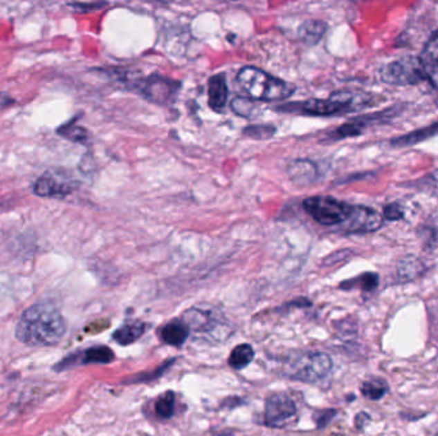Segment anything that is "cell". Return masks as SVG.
Here are the masks:
<instances>
[{"mask_svg": "<svg viewBox=\"0 0 438 436\" xmlns=\"http://www.w3.org/2000/svg\"><path fill=\"white\" fill-rule=\"evenodd\" d=\"M66 334V321L60 310L51 302L36 303L27 308L18 321L16 338L34 347L54 345Z\"/></svg>", "mask_w": 438, "mask_h": 436, "instance_id": "obj_1", "label": "cell"}, {"mask_svg": "<svg viewBox=\"0 0 438 436\" xmlns=\"http://www.w3.org/2000/svg\"><path fill=\"white\" fill-rule=\"evenodd\" d=\"M241 87L260 102H281L295 93V86L257 67H244L237 75Z\"/></svg>", "mask_w": 438, "mask_h": 436, "instance_id": "obj_2", "label": "cell"}, {"mask_svg": "<svg viewBox=\"0 0 438 436\" xmlns=\"http://www.w3.org/2000/svg\"><path fill=\"white\" fill-rule=\"evenodd\" d=\"M334 362L329 354L323 352H307L289 359L284 372L292 380L314 384L325 380L332 371Z\"/></svg>", "mask_w": 438, "mask_h": 436, "instance_id": "obj_3", "label": "cell"}, {"mask_svg": "<svg viewBox=\"0 0 438 436\" xmlns=\"http://www.w3.org/2000/svg\"><path fill=\"white\" fill-rule=\"evenodd\" d=\"M302 207L323 227L341 225L344 228L352 211V205L329 196L308 197L304 200Z\"/></svg>", "mask_w": 438, "mask_h": 436, "instance_id": "obj_4", "label": "cell"}, {"mask_svg": "<svg viewBox=\"0 0 438 436\" xmlns=\"http://www.w3.org/2000/svg\"><path fill=\"white\" fill-rule=\"evenodd\" d=\"M381 78L390 85H418L430 78V69L421 58L409 55L385 66Z\"/></svg>", "mask_w": 438, "mask_h": 436, "instance_id": "obj_5", "label": "cell"}, {"mask_svg": "<svg viewBox=\"0 0 438 436\" xmlns=\"http://www.w3.org/2000/svg\"><path fill=\"white\" fill-rule=\"evenodd\" d=\"M367 105V100L352 93H336L328 99H311L305 103L299 104V111L309 115L329 117L354 111Z\"/></svg>", "mask_w": 438, "mask_h": 436, "instance_id": "obj_6", "label": "cell"}, {"mask_svg": "<svg viewBox=\"0 0 438 436\" xmlns=\"http://www.w3.org/2000/svg\"><path fill=\"white\" fill-rule=\"evenodd\" d=\"M77 187V182L71 177V174L58 169L44 173L43 176L35 182L34 192L40 197L64 198Z\"/></svg>", "mask_w": 438, "mask_h": 436, "instance_id": "obj_7", "label": "cell"}, {"mask_svg": "<svg viewBox=\"0 0 438 436\" xmlns=\"http://www.w3.org/2000/svg\"><path fill=\"white\" fill-rule=\"evenodd\" d=\"M296 404L287 394L268 397L264 410V422L269 428H282L296 415Z\"/></svg>", "mask_w": 438, "mask_h": 436, "instance_id": "obj_8", "label": "cell"}, {"mask_svg": "<svg viewBox=\"0 0 438 436\" xmlns=\"http://www.w3.org/2000/svg\"><path fill=\"white\" fill-rule=\"evenodd\" d=\"M182 323L189 328L190 332L200 335H213L223 326L221 315L209 308H190L182 315Z\"/></svg>", "mask_w": 438, "mask_h": 436, "instance_id": "obj_9", "label": "cell"}, {"mask_svg": "<svg viewBox=\"0 0 438 436\" xmlns=\"http://www.w3.org/2000/svg\"><path fill=\"white\" fill-rule=\"evenodd\" d=\"M383 216L368 206L352 205V215L344 227L347 233H369L379 229Z\"/></svg>", "mask_w": 438, "mask_h": 436, "instance_id": "obj_10", "label": "cell"}, {"mask_svg": "<svg viewBox=\"0 0 438 436\" xmlns=\"http://www.w3.org/2000/svg\"><path fill=\"white\" fill-rule=\"evenodd\" d=\"M138 88L147 99L158 103H167L176 96L180 88V84H177L176 81H170L167 78L153 76L141 82Z\"/></svg>", "mask_w": 438, "mask_h": 436, "instance_id": "obj_11", "label": "cell"}, {"mask_svg": "<svg viewBox=\"0 0 438 436\" xmlns=\"http://www.w3.org/2000/svg\"><path fill=\"white\" fill-rule=\"evenodd\" d=\"M287 173L290 180L300 184V186H308L311 184L314 180L318 178V167L316 163L310 162L308 159H298L289 164Z\"/></svg>", "mask_w": 438, "mask_h": 436, "instance_id": "obj_12", "label": "cell"}, {"mask_svg": "<svg viewBox=\"0 0 438 436\" xmlns=\"http://www.w3.org/2000/svg\"><path fill=\"white\" fill-rule=\"evenodd\" d=\"M228 100V86L223 73L215 75L208 82V104L209 106L221 113Z\"/></svg>", "mask_w": 438, "mask_h": 436, "instance_id": "obj_13", "label": "cell"}, {"mask_svg": "<svg viewBox=\"0 0 438 436\" xmlns=\"http://www.w3.org/2000/svg\"><path fill=\"white\" fill-rule=\"evenodd\" d=\"M190 330L182 321H171L161 330V339L172 347H181L189 338Z\"/></svg>", "mask_w": 438, "mask_h": 436, "instance_id": "obj_14", "label": "cell"}, {"mask_svg": "<svg viewBox=\"0 0 438 436\" xmlns=\"http://www.w3.org/2000/svg\"><path fill=\"white\" fill-rule=\"evenodd\" d=\"M146 325L141 321H129L113 333V339L120 345H129L136 342L145 333Z\"/></svg>", "mask_w": 438, "mask_h": 436, "instance_id": "obj_15", "label": "cell"}, {"mask_svg": "<svg viewBox=\"0 0 438 436\" xmlns=\"http://www.w3.org/2000/svg\"><path fill=\"white\" fill-rule=\"evenodd\" d=\"M327 25L318 19L305 21L299 27V37L301 41L307 45H317L326 34Z\"/></svg>", "mask_w": 438, "mask_h": 436, "instance_id": "obj_16", "label": "cell"}, {"mask_svg": "<svg viewBox=\"0 0 438 436\" xmlns=\"http://www.w3.org/2000/svg\"><path fill=\"white\" fill-rule=\"evenodd\" d=\"M77 356V365H87V363H109L114 359V352L107 345H95L87 348Z\"/></svg>", "mask_w": 438, "mask_h": 436, "instance_id": "obj_17", "label": "cell"}, {"mask_svg": "<svg viewBox=\"0 0 438 436\" xmlns=\"http://www.w3.org/2000/svg\"><path fill=\"white\" fill-rule=\"evenodd\" d=\"M361 394L369 401H381L390 390L386 380L382 377H372L361 385Z\"/></svg>", "mask_w": 438, "mask_h": 436, "instance_id": "obj_18", "label": "cell"}, {"mask_svg": "<svg viewBox=\"0 0 438 436\" xmlns=\"http://www.w3.org/2000/svg\"><path fill=\"white\" fill-rule=\"evenodd\" d=\"M254 357H255V352L250 344H246V343L240 344L236 348H233V351L231 352L228 365L235 370H241V368H246Z\"/></svg>", "mask_w": 438, "mask_h": 436, "instance_id": "obj_19", "label": "cell"}, {"mask_svg": "<svg viewBox=\"0 0 438 436\" xmlns=\"http://www.w3.org/2000/svg\"><path fill=\"white\" fill-rule=\"evenodd\" d=\"M378 275L374 273H365L358 276V278H354L350 281H346V282L341 283L340 288L343 290H352V288H361L363 292H372L374 291L378 285Z\"/></svg>", "mask_w": 438, "mask_h": 436, "instance_id": "obj_20", "label": "cell"}, {"mask_svg": "<svg viewBox=\"0 0 438 436\" xmlns=\"http://www.w3.org/2000/svg\"><path fill=\"white\" fill-rule=\"evenodd\" d=\"M367 123L368 122L365 120H354L352 122H347L343 126H340L338 129H336L335 131H332L329 133V138L336 141V140H343V138H347V137L361 135V132L367 127Z\"/></svg>", "mask_w": 438, "mask_h": 436, "instance_id": "obj_21", "label": "cell"}, {"mask_svg": "<svg viewBox=\"0 0 438 436\" xmlns=\"http://www.w3.org/2000/svg\"><path fill=\"white\" fill-rule=\"evenodd\" d=\"M421 59L430 68H438V30L430 35L423 48Z\"/></svg>", "mask_w": 438, "mask_h": 436, "instance_id": "obj_22", "label": "cell"}, {"mask_svg": "<svg viewBox=\"0 0 438 436\" xmlns=\"http://www.w3.org/2000/svg\"><path fill=\"white\" fill-rule=\"evenodd\" d=\"M174 403H176V397L173 392H167L163 395H161L155 404V412L158 417L163 419H171L174 413Z\"/></svg>", "mask_w": 438, "mask_h": 436, "instance_id": "obj_23", "label": "cell"}, {"mask_svg": "<svg viewBox=\"0 0 438 436\" xmlns=\"http://www.w3.org/2000/svg\"><path fill=\"white\" fill-rule=\"evenodd\" d=\"M58 133L60 136L66 137L67 140H71L73 142H80V144H86L89 141V133L85 129L76 126L73 123L64 124L63 127L58 129Z\"/></svg>", "mask_w": 438, "mask_h": 436, "instance_id": "obj_24", "label": "cell"}, {"mask_svg": "<svg viewBox=\"0 0 438 436\" xmlns=\"http://www.w3.org/2000/svg\"><path fill=\"white\" fill-rule=\"evenodd\" d=\"M231 108L237 115L250 118V117H254V113L257 111V104L251 102L250 99H246V97L237 96L233 99Z\"/></svg>", "mask_w": 438, "mask_h": 436, "instance_id": "obj_25", "label": "cell"}, {"mask_svg": "<svg viewBox=\"0 0 438 436\" xmlns=\"http://www.w3.org/2000/svg\"><path fill=\"white\" fill-rule=\"evenodd\" d=\"M174 361H176V359H171V361L164 362L161 368H156L153 372L140 374V375H136V377H129V379L126 380V383H129V384H138V383H149V381H153L155 379L162 377L164 372H165V370L172 366V363Z\"/></svg>", "mask_w": 438, "mask_h": 436, "instance_id": "obj_26", "label": "cell"}, {"mask_svg": "<svg viewBox=\"0 0 438 436\" xmlns=\"http://www.w3.org/2000/svg\"><path fill=\"white\" fill-rule=\"evenodd\" d=\"M419 273H421V263L418 260L406 258L399 266V274L401 278H405V279L417 278Z\"/></svg>", "mask_w": 438, "mask_h": 436, "instance_id": "obj_27", "label": "cell"}, {"mask_svg": "<svg viewBox=\"0 0 438 436\" xmlns=\"http://www.w3.org/2000/svg\"><path fill=\"white\" fill-rule=\"evenodd\" d=\"M275 127H271V126H262V127H249V129H245V133L249 135L250 137H254V138H266V137H271L275 133Z\"/></svg>", "mask_w": 438, "mask_h": 436, "instance_id": "obj_28", "label": "cell"}, {"mask_svg": "<svg viewBox=\"0 0 438 436\" xmlns=\"http://www.w3.org/2000/svg\"><path fill=\"white\" fill-rule=\"evenodd\" d=\"M336 415H337V410H332V408H328V410H320L317 413L316 416V424H317V428H325L327 425L335 419Z\"/></svg>", "mask_w": 438, "mask_h": 436, "instance_id": "obj_29", "label": "cell"}, {"mask_svg": "<svg viewBox=\"0 0 438 436\" xmlns=\"http://www.w3.org/2000/svg\"><path fill=\"white\" fill-rule=\"evenodd\" d=\"M383 215L388 220H397V219L403 218L404 213H403V209L400 206L392 204V205L385 207V214Z\"/></svg>", "mask_w": 438, "mask_h": 436, "instance_id": "obj_30", "label": "cell"}, {"mask_svg": "<svg viewBox=\"0 0 438 436\" xmlns=\"http://www.w3.org/2000/svg\"><path fill=\"white\" fill-rule=\"evenodd\" d=\"M69 6L73 7L75 9H77L78 12H90V10L102 8V7L105 6V3H93V4H78V3H73V4H69Z\"/></svg>", "mask_w": 438, "mask_h": 436, "instance_id": "obj_31", "label": "cell"}, {"mask_svg": "<svg viewBox=\"0 0 438 436\" xmlns=\"http://www.w3.org/2000/svg\"><path fill=\"white\" fill-rule=\"evenodd\" d=\"M370 416L368 413H365V412H361V413H358L356 415V417H355V426L356 428H359V430H363L364 426H365V424L370 421Z\"/></svg>", "mask_w": 438, "mask_h": 436, "instance_id": "obj_32", "label": "cell"}, {"mask_svg": "<svg viewBox=\"0 0 438 436\" xmlns=\"http://www.w3.org/2000/svg\"><path fill=\"white\" fill-rule=\"evenodd\" d=\"M428 180V187L430 189H433L435 192H438V171H435L433 173H430V176L427 177Z\"/></svg>", "mask_w": 438, "mask_h": 436, "instance_id": "obj_33", "label": "cell"}, {"mask_svg": "<svg viewBox=\"0 0 438 436\" xmlns=\"http://www.w3.org/2000/svg\"><path fill=\"white\" fill-rule=\"evenodd\" d=\"M437 436H438V434H437Z\"/></svg>", "mask_w": 438, "mask_h": 436, "instance_id": "obj_34", "label": "cell"}]
</instances>
